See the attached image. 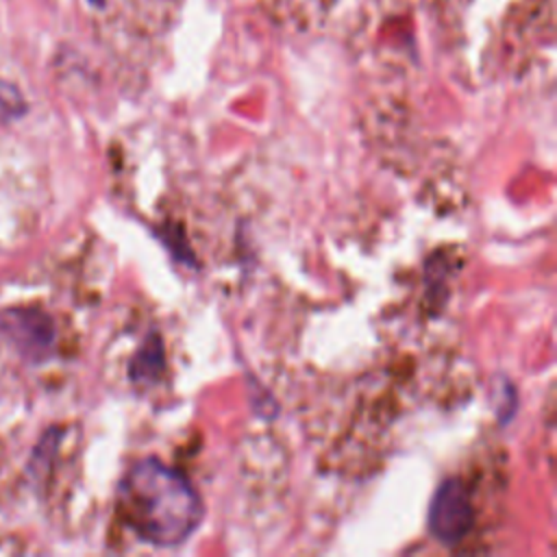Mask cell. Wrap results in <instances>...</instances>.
I'll return each instance as SVG.
<instances>
[{"mask_svg":"<svg viewBox=\"0 0 557 557\" xmlns=\"http://www.w3.org/2000/svg\"><path fill=\"white\" fill-rule=\"evenodd\" d=\"M120 505L133 531L157 546L181 544L202 518V503L191 483L157 459H141L126 472Z\"/></svg>","mask_w":557,"mask_h":557,"instance_id":"1","label":"cell"},{"mask_svg":"<svg viewBox=\"0 0 557 557\" xmlns=\"http://www.w3.org/2000/svg\"><path fill=\"white\" fill-rule=\"evenodd\" d=\"M472 518L474 513H472L468 487L459 479L444 481L431 500V509H429L431 533L444 544H455L470 531Z\"/></svg>","mask_w":557,"mask_h":557,"instance_id":"2","label":"cell"},{"mask_svg":"<svg viewBox=\"0 0 557 557\" xmlns=\"http://www.w3.org/2000/svg\"><path fill=\"white\" fill-rule=\"evenodd\" d=\"M163 370V344L159 335H148L141 348L135 352L131 361V379L135 383H152Z\"/></svg>","mask_w":557,"mask_h":557,"instance_id":"3","label":"cell"}]
</instances>
